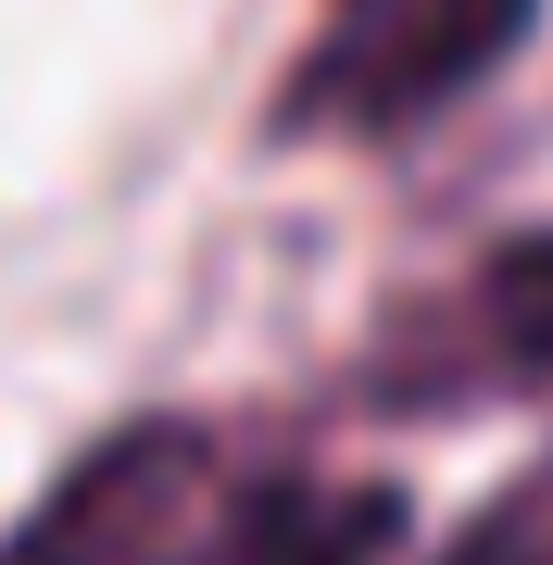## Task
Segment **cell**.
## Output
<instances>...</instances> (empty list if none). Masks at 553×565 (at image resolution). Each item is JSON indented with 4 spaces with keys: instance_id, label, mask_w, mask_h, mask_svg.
<instances>
[{
    "instance_id": "obj_4",
    "label": "cell",
    "mask_w": 553,
    "mask_h": 565,
    "mask_svg": "<svg viewBox=\"0 0 553 565\" xmlns=\"http://www.w3.org/2000/svg\"><path fill=\"white\" fill-rule=\"evenodd\" d=\"M466 364L503 390H553V226L503 239L466 289Z\"/></svg>"
},
{
    "instance_id": "obj_3",
    "label": "cell",
    "mask_w": 553,
    "mask_h": 565,
    "mask_svg": "<svg viewBox=\"0 0 553 565\" xmlns=\"http://www.w3.org/2000/svg\"><path fill=\"white\" fill-rule=\"evenodd\" d=\"M390 527H403L390 490H265L240 515H202L177 565H377Z\"/></svg>"
},
{
    "instance_id": "obj_2",
    "label": "cell",
    "mask_w": 553,
    "mask_h": 565,
    "mask_svg": "<svg viewBox=\"0 0 553 565\" xmlns=\"http://www.w3.org/2000/svg\"><path fill=\"white\" fill-rule=\"evenodd\" d=\"M214 515V440L202 427H126L13 527L0 565H177Z\"/></svg>"
},
{
    "instance_id": "obj_1",
    "label": "cell",
    "mask_w": 553,
    "mask_h": 565,
    "mask_svg": "<svg viewBox=\"0 0 553 565\" xmlns=\"http://www.w3.org/2000/svg\"><path fill=\"white\" fill-rule=\"evenodd\" d=\"M529 13L541 0H340L315 76L289 88V126H415L491 76Z\"/></svg>"
}]
</instances>
